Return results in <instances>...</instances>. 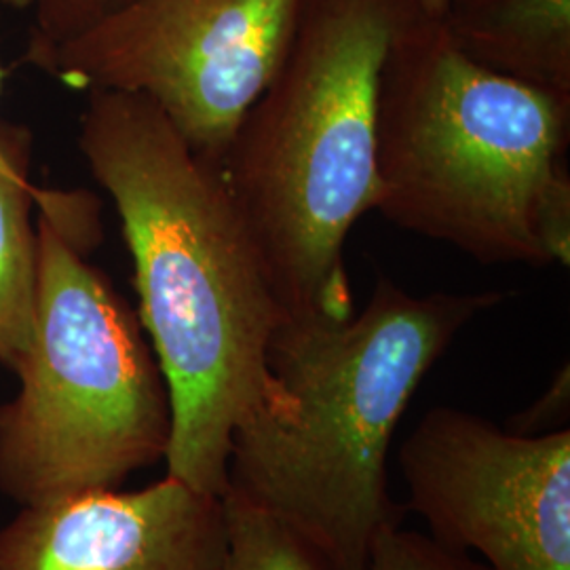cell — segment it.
Masks as SVG:
<instances>
[{
    "instance_id": "obj_1",
    "label": "cell",
    "mask_w": 570,
    "mask_h": 570,
    "mask_svg": "<svg viewBox=\"0 0 570 570\" xmlns=\"http://www.w3.org/2000/svg\"><path fill=\"white\" fill-rule=\"evenodd\" d=\"M79 150L134 261L140 324L171 407L167 475L223 497L235 433L296 407L268 367L284 311L220 167L195 155L155 104L87 91Z\"/></svg>"
},
{
    "instance_id": "obj_2",
    "label": "cell",
    "mask_w": 570,
    "mask_h": 570,
    "mask_svg": "<svg viewBox=\"0 0 570 570\" xmlns=\"http://www.w3.org/2000/svg\"><path fill=\"white\" fill-rule=\"evenodd\" d=\"M508 296H416L381 275L345 320L284 317L268 367L296 407L235 433L225 494L279 520L320 569L367 570L379 530L400 522L387 492L400 419L454 338Z\"/></svg>"
},
{
    "instance_id": "obj_3",
    "label": "cell",
    "mask_w": 570,
    "mask_h": 570,
    "mask_svg": "<svg viewBox=\"0 0 570 570\" xmlns=\"http://www.w3.org/2000/svg\"><path fill=\"white\" fill-rule=\"evenodd\" d=\"M570 102L473 63L423 16L389 49L376 205L480 265L570 263Z\"/></svg>"
},
{
    "instance_id": "obj_4",
    "label": "cell",
    "mask_w": 570,
    "mask_h": 570,
    "mask_svg": "<svg viewBox=\"0 0 570 570\" xmlns=\"http://www.w3.org/2000/svg\"><path fill=\"white\" fill-rule=\"evenodd\" d=\"M421 0H301L220 165L284 317L345 320L346 237L376 205L381 72Z\"/></svg>"
},
{
    "instance_id": "obj_5",
    "label": "cell",
    "mask_w": 570,
    "mask_h": 570,
    "mask_svg": "<svg viewBox=\"0 0 570 570\" xmlns=\"http://www.w3.org/2000/svg\"><path fill=\"white\" fill-rule=\"evenodd\" d=\"M18 395L0 406V492L39 508L117 489L165 459L171 407L140 317L49 214Z\"/></svg>"
},
{
    "instance_id": "obj_6",
    "label": "cell",
    "mask_w": 570,
    "mask_h": 570,
    "mask_svg": "<svg viewBox=\"0 0 570 570\" xmlns=\"http://www.w3.org/2000/svg\"><path fill=\"white\" fill-rule=\"evenodd\" d=\"M301 0H131L37 66L81 91L136 94L220 167L275 77Z\"/></svg>"
},
{
    "instance_id": "obj_7",
    "label": "cell",
    "mask_w": 570,
    "mask_h": 570,
    "mask_svg": "<svg viewBox=\"0 0 570 570\" xmlns=\"http://www.w3.org/2000/svg\"><path fill=\"white\" fill-rule=\"evenodd\" d=\"M407 508L431 539L492 570H570V431L522 435L438 406L400 450Z\"/></svg>"
},
{
    "instance_id": "obj_8",
    "label": "cell",
    "mask_w": 570,
    "mask_h": 570,
    "mask_svg": "<svg viewBox=\"0 0 570 570\" xmlns=\"http://www.w3.org/2000/svg\"><path fill=\"white\" fill-rule=\"evenodd\" d=\"M225 553L223 497L171 475L23 508L0 529V570H216Z\"/></svg>"
},
{
    "instance_id": "obj_9",
    "label": "cell",
    "mask_w": 570,
    "mask_h": 570,
    "mask_svg": "<svg viewBox=\"0 0 570 570\" xmlns=\"http://www.w3.org/2000/svg\"><path fill=\"white\" fill-rule=\"evenodd\" d=\"M440 21L473 63L570 102V0H449Z\"/></svg>"
},
{
    "instance_id": "obj_10",
    "label": "cell",
    "mask_w": 570,
    "mask_h": 570,
    "mask_svg": "<svg viewBox=\"0 0 570 570\" xmlns=\"http://www.w3.org/2000/svg\"><path fill=\"white\" fill-rule=\"evenodd\" d=\"M32 142L0 165V366L20 370L35 336L39 239L32 220L39 186L30 180Z\"/></svg>"
},
{
    "instance_id": "obj_11",
    "label": "cell",
    "mask_w": 570,
    "mask_h": 570,
    "mask_svg": "<svg viewBox=\"0 0 570 570\" xmlns=\"http://www.w3.org/2000/svg\"><path fill=\"white\" fill-rule=\"evenodd\" d=\"M226 553L216 570H322L294 532L237 497L223 494Z\"/></svg>"
},
{
    "instance_id": "obj_12",
    "label": "cell",
    "mask_w": 570,
    "mask_h": 570,
    "mask_svg": "<svg viewBox=\"0 0 570 570\" xmlns=\"http://www.w3.org/2000/svg\"><path fill=\"white\" fill-rule=\"evenodd\" d=\"M131 0H30L32 13L23 61L39 66L53 49L72 41Z\"/></svg>"
},
{
    "instance_id": "obj_13",
    "label": "cell",
    "mask_w": 570,
    "mask_h": 570,
    "mask_svg": "<svg viewBox=\"0 0 570 570\" xmlns=\"http://www.w3.org/2000/svg\"><path fill=\"white\" fill-rule=\"evenodd\" d=\"M367 570H492L471 560L465 551L440 546L435 539L414 530L400 529V522L379 530L370 548Z\"/></svg>"
},
{
    "instance_id": "obj_14",
    "label": "cell",
    "mask_w": 570,
    "mask_h": 570,
    "mask_svg": "<svg viewBox=\"0 0 570 570\" xmlns=\"http://www.w3.org/2000/svg\"><path fill=\"white\" fill-rule=\"evenodd\" d=\"M570 374L569 364L558 370L548 391L524 412L510 419L508 428L522 435H541L556 429H562V421L569 419Z\"/></svg>"
},
{
    "instance_id": "obj_15",
    "label": "cell",
    "mask_w": 570,
    "mask_h": 570,
    "mask_svg": "<svg viewBox=\"0 0 570 570\" xmlns=\"http://www.w3.org/2000/svg\"><path fill=\"white\" fill-rule=\"evenodd\" d=\"M2 82H4V70L0 66V91H2ZM28 142H32V134L26 127L0 121V165L9 164L18 155L21 146Z\"/></svg>"
},
{
    "instance_id": "obj_16",
    "label": "cell",
    "mask_w": 570,
    "mask_h": 570,
    "mask_svg": "<svg viewBox=\"0 0 570 570\" xmlns=\"http://www.w3.org/2000/svg\"><path fill=\"white\" fill-rule=\"evenodd\" d=\"M421 7H423V11L428 13L429 18L442 20V16L446 13L449 0H421Z\"/></svg>"
},
{
    "instance_id": "obj_17",
    "label": "cell",
    "mask_w": 570,
    "mask_h": 570,
    "mask_svg": "<svg viewBox=\"0 0 570 570\" xmlns=\"http://www.w3.org/2000/svg\"><path fill=\"white\" fill-rule=\"evenodd\" d=\"M2 2L11 9H18V11H28V7H30V0H2Z\"/></svg>"
}]
</instances>
